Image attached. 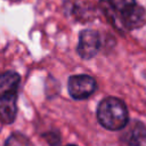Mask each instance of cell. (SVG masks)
Here are the masks:
<instances>
[{"label": "cell", "instance_id": "obj_9", "mask_svg": "<svg viewBox=\"0 0 146 146\" xmlns=\"http://www.w3.org/2000/svg\"><path fill=\"white\" fill-rule=\"evenodd\" d=\"M108 1H110V5L114 9L119 10L120 13L124 11L127 8H129L130 6L136 3L135 0H108Z\"/></svg>", "mask_w": 146, "mask_h": 146}, {"label": "cell", "instance_id": "obj_2", "mask_svg": "<svg viewBox=\"0 0 146 146\" xmlns=\"http://www.w3.org/2000/svg\"><path fill=\"white\" fill-rule=\"evenodd\" d=\"M67 88L74 99H84L91 96L96 90V81L94 78L86 74L73 75L68 79Z\"/></svg>", "mask_w": 146, "mask_h": 146}, {"label": "cell", "instance_id": "obj_4", "mask_svg": "<svg viewBox=\"0 0 146 146\" xmlns=\"http://www.w3.org/2000/svg\"><path fill=\"white\" fill-rule=\"evenodd\" d=\"M121 21L124 27L129 30H135L141 27L146 22V14L143 7L137 3L130 6L124 11L121 13Z\"/></svg>", "mask_w": 146, "mask_h": 146}, {"label": "cell", "instance_id": "obj_7", "mask_svg": "<svg viewBox=\"0 0 146 146\" xmlns=\"http://www.w3.org/2000/svg\"><path fill=\"white\" fill-rule=\"evenodd\" d=\"M17 114V96L0 100V121L10 124L15 121Z\"/></svg>", "mask_w": 146, "mask_h": 146}, {"label": "cell", "instance_id": "obj_5", "mask_svg": "<svg viewBox=\"0 0 146 146\" xmlns=\"http://www.w3.org/2000/svg\"><path fill=\"white\" fill-rule=\"evenodd\" d=\"M21 76L14 71H7L0 74V100L17 96Z\"/></svg>", "mask_w": 146, "mask_h": 146}, {"label": "cell", "instance_id": "obj_11", "mask_svg": "<svg viewBox=\"0 0 146 146\" xmlns=\"http://www.w3.org/2000/svg\"><path fill=\"white\" fill-rule=\"evenodd\" d=\"M66 146H76V145H66Z\"/></svg>", "mask_w": 146, "mask_h": 146}, {"label": "cell", "instance_id": "obj_6", "mask_svg": "<svg viewBox=\"0 0 146 146\" xmlns=\"http://www.w3.org/2000/svg\"><path fill=\"white\" fill-rule=\"evenodd\" d=\"M123 140L129 146H146V127L140 122H135L123 135Z\"/></svg>", "mask_w": 146, "mask_h": 146}, {"label": "cell", "instance_id": "obj_10", "mask_svg": "<svg viewBox=\"0 0 146 146\" xmlns=\"http://www.w3.org/2000/svg\"><path fill=\"white\" fill-rule=\"evenodd\" d=\"M43 137L46 138V140L48 141V144H50L51 146H56L59 140H60V137L57 132H54V131H49V132H46L43 135Z\"/></svg>", "mask_w": 146, "mask_h": 146}, {"label": "cell", "instance_id": "obj_8", "mask_svg": "<svg viewBox=\"0 0 146 146\" xmlns=\"http://www.w3.org/2000/svg\"><path fill=\"white\" fill-rule=\"evenodd\" d=\"M5 146H30V141L25 135L21 132H14L6 139Z\"/></svg>", "mask_w": 146, "mask_h": 146}, {"label": "cell", "instance_id": "obj_1", "mask_svg": "<svg viewBox=\"0 0 146 146\" xmlns=\"http://www.w3.org/2000/svg\"><path fill=\"white\" fill-rule=\"evenodd\" d=\"M97 119L104 128L108 130H120L128 123V110L121 99L107 97L98 105Z\"/></svg>", "mask_w": 146, "mask_h": 146}, {"label": "cell", "instance_id": "obj_3", "mask_svg": "<svg viewBox=\"0 0 146 146\" xmlns=\"http://www.w3.org/2000/svg\"><path fill=\"white\" fill-rule=\"evenodd\" d=\"M100 48V36L94 30H84L80 33L78 43V54L83 59L95 57Z\"/></svg>", "mask_w": 146, "mask_h": 146}]
</instances>
